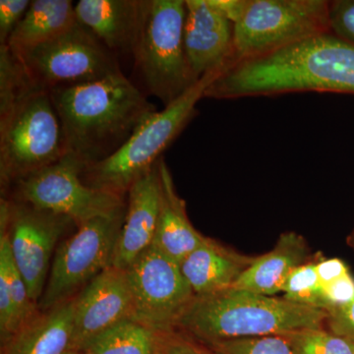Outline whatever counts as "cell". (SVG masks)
I'll use <instances>...</instances> for the list:
<instances>
[{"mask_svg": "<svg viewBox=\"0 0 354 354\" xmlns=\"http://www.w3.org/2000/svg\"><path fill=\"white\" fill-rule=\"evenodd\" d=\"M67 153L86 165L111 157L136 128L157 111L122 72L93 81L53 88Z\"/></svg>", "mask_w": 354, "mask_h": 354, "instance_id": "1", "label": "cell"}, {"mask_svg": "<svg viewBox=\"0 0 354 354\" xmlns=\"http://www.w3.org/2000/svg\"><path fill=\"white\" fill-rule=\"evenodd\" d=\"M328 312L234 288L195 297L178 329L203 344L326 328Z\"/></svg>", "mask_w": 354, "mask_h": 354, "instance_id": "2", "label": "cell"}, {"mask_svg": "<svg viewBox=\"0 0 354 354\" xmlns=\"http://www.w3.org/2000/svg\"><path fill=\"white\" fill-rule=\"evenodd\" d=\"M225 70L209 72L176 101L149 115L120 150L86 167L84 183L95 189L124 196L133 184L156 167L162 153L194 118L196 104L205 97L207 88Z\"/></svg>", "mask_w": 354, "mask_h": 354, "instance_id": "3", "label": "cell"}, {"mask_svg": "<svg viewBox=\"0 0 354 354\" xmlns=\"http://www.w3.org/2000/svg\"><path fill=\"white\" fill-rule=\"evenodd\" d=\"M185 15L184 0H144L132 55L147 90L165 106L199 81L190 68L184 48Z\"/></svg>", "mask_w": 354, "mask_h": 354, "instance_id": "4", "label": "cell"}, {"mask_svg": "<svg viewBox=\"0 0 354 354\" xmlns=\"http://www.w3.org/2000/svg\"><path fill=\"white\" fill-rule=\"evenodd\" d=\"M66 153L62 124L48 91L36 88L0 116L2 188L55 164Z\"/></svg>", "mask_w": 354, "mask_h": 354, "instance_id": "5", "label": "cell"}, {"mask_svg": "<svg viewBox=\"0 0 354 354\" xmlns=\"http://www.w3.org/2000/svg\"><path fill=\"white\" fill-rule=\"evenodd\" d=\"M330 4L326 0H242L234 22L232 64L330 32Z\"/></svg>", "mask_w": 354, "mask_h": 354, "instance_id": "6", "label": "cell"}, {"mask_svg": "<svg viewBox=\"0 0 354 354\" xmlns=\"http://www.w3.org/2000/svg\"><path fill=\"white\" fill-rule=\"evenodd\" d=\"M127 213V204L77 227L76 232L57 246L39 311L72 299L113 264L114 249Z\"/></svg>", "mask_w": 354, "mask_h": 354, "instance_id": "7", "label": "cell"}, {"mask_svg": "<svg viewBox=\"0 0 354 354\" xmlns=\"http://www.w3.org/2000/svg\"><path fill=\"white\" fill-rule=\"evenodd\" d=\"M16 55L32 84L48 92L121 72L113 53L78 21L55 38Z\"/></svg>", "mask_w": 354, "mask_h": 354, "instance_id": "8", "label": "cell"}, {"mask_svg": "<svg viewBox=\"0 0 354 354\" xmlns=\"http://www.w3.org/2000/svg\"><path fill=\"white\" fill-rule=\"evenodd\" d=\"M71 225H76L67 216L1 199L0 228L8 236L14 264L37 304L48 281L53 253Z\"/></svg>", "mask_w": 354, "mask_h": 354, "instance_id": "9", "label": "cell"}, {"mask_svg": "<svg viewBox=\"0 0 354 354\" xmlns=\"http://www.w3.org/2000/svg\"><path fill=\"white\" fill-rule=\"evenodd\" d=\"M125 271L132 295L131 320L157 335L178 329L196 297L180 266L151 246Z\"/></svg>", "mask_w": 354, "mask_h": 354, "instance_id": "10", "label": "cell"}, {"mask_svg": "<svg viewBox=\"0 0 354 354\" xmlns=\"http://www.w3.org/2000/svg\"><path fill=\"white\" fill-rule=\"evenodd\" d=\"M86 167L78 158L66 153L55 164L16 183L15 200L67 216L77 227L124 206L123 197L84 183Z\"/></svg>", "mask_w": 354, "mask_h": 354, "instance_id": "11", "label": "cell"}, {"mask_svg": "<svg viewBox=\"0 0 354 354\" xmlns=\"http://www.w3.org/2000/svg\"><path fill=\"white\" fill-rule=\"evenodd\" d=\"M132 295L127 271L109 267L75 297L73 351L123 321L132 319Z\"/></svg>", "mask_w": 354, "mask_h": 354, "instance_id": "12", "label": "cell"}, {"mask_svg": "<svg viewBox=\"0 0 354 354\" xmlns=\"http://www.w3.org/2000/svg\"><path fill=\"white\" fill-rule=\"evenodd\" d=\"M183 41L197 80L234 60V27L213 0H186Z\"/></svg>", "mask_w": 354, "mask_h": 354, "instance_id": "13", "label": "cell"}, {"mask_svg": "<svg viewBox=\"0 0 354 354\" xmlns=\"http://www.w3.org/2000/svg\"><path fill=\"white\" fill-rule=\"evenodd\" d=\"M160 200L157 164L128 191L127 213L114 249L113 267L125 271L152 246L160 213Z\"/></svg>", "mask_w": 354, "mask_h": 354, "instance_id": "14", "label": "cell"}, {"mask_svg": "<svg viewBox=\"0 0 354 354\" xmlns=\"http://www.w3.org/2000/svg\"><path fill=\"white\" fill-rule=\"evenodd\" d=\"M143 7L144 0H80L76 19L111 53L132 55Z\"/></svg>", "mask_w": 354, "mask_h": 354, "instance_id": "15", "label": "cell"}, {"mask_svg": "<svg viewBox=\"0 0 354 354\" xmlns=\"http://www.w3.org/2000/svg\"><path fill=\"white\" fill-rule=\"evenodd\" d=\"M160 176V213L152 246L180 265L208 237L193 227L185 201L177 194L171 171L164 158L158 162Z\"/></svg>", "mask_w": 354, "mask_h": 354, "instance_id": "16", "label": "cell"}, {"mask_svg": "<svg viewBox=\"0 0 354 354\" xmlns=\"http://www.w3.org/2000/svg\"><path fill=\"white\" fill-rule=\"evenodd\" d=\"M315 257L302 235L283 232L271 251L255 257L232 288L274 297L283 291L291 272Z\"/></svg>", "mask_w": 354, "mask_h": 354, "instance_id": "17", "label": "cell"}, {"mask_svg": "<svg viewBox=\"0 0 354 354\" xmlns=\"http://www.w3.org/2000/svg\"><path fill=\"white\" fill-rule=\"evenodd\" d=\"M254 260L255 257L243 255L208 237L179 266L195 297H201L230 290Z\"/></svg>", "mask_w": 354, "mask_h": 354, "instance_id": "18", "label": "cell"}, {"mask_svg": "<svg viewBox=\"0 0 354 354\" xmlns=\"http://www.w3.org/2000/svg\"><path fill=\"white\" fill-rule=\"evenodd\" d=\"M75 297L39 312L1 346V354H66L73 351Z\"/></svg>", "mask_w": 354, "mask_h": 354, "instance_id": "19", "label": "cell"}, {"mask_svg": "<svg viewBox=\"0 0 354 354\" xmlns=\"http://www.w3.org/2000/svg\"><path fill=\"white\" fill-rule=\"evenodd\" d=\"M77 22L70 0H34L7 46L16 55L55 38Z\"/></svg>", "mask_w": 354, "mask_h": 354, "instance_id": "20", "label": "cell"}, {"mask_svg": "<svg viewBox=\"0 0 354 354\" xmlns=\"http://www.w3.org/2000/svg\"><path fill=\"white\" fill-rule=\"evenodd\" d=\"M158 335L132 320H125L88 342V354H156Z\"/></svg>", "mask_w": 354, "mask_h": 354, "instance_id": "21", "label": "cell"}, {"mask_svg": "<svg viewBox=\"0 0 354 354\" xmlns=\"http://www.w3.org/2000/svg\"><path fill=\"white\" fill-rule=\"evenodd\" d=\"M36 88L20 58L7 44H0V116Z\"/></svg>", "mask_w": 354, "mask_h": 354, "instance_id": "22", "label": "cell"}, {"mask_svg": "<svg viewBox=\"0 0 354 354\" xmlns=\"http://www.w3.org/2000/svg\"><path fill=\"white\" fill-rule=\"evenodd\" d=\"M319 257L320 254L318 253L313 260L291 272L281 292L288 301L327 311L322 285L317 272Z\"/></svg>", "mask_w": 354, "mask_h": 354, "instance_id": "23", "label": "cell"}, {"mask_svg": "<svg viewBox=\"0 0 354 354\" xmlns=\"http://www.w3.org/2000/svg\"><path fill=\"white\" fill-rule=\"evenodd\" d=\"M285 337L293 354H354L353 342L325 328L297 330Z\"/></svg>", "mask_w": 354, "mask_h": 354, "instance_id": "24", "label": "cell"}, {"mask_svg": "<svg viewBox=\"0 0 354 354\" xmlns=\"http://www.w3.org/2000/svg\"><path fill=\"white\" fill-rule=\"evenodd\" d=\"M204 346L214 354H293L285 335L230 339Z\"/></svg>", "mask_w": 354, "mask_h": 354, "instance_id": "25", "label": "cell"}, {"mask_svg": "<svg viewBox=\"0 0 354 354\" xmlns=\"http://www.w3.org/2000/svg\"><path fill=\"white\" fill-rule=\"evenodd\" d=\"M330 32L354 44V0H339L330 4Z\"/></svg>", "mask_w": 354, "mask_h": 354, "instance_id": "26", "label": "cell"}, {"mask_svg": "<svg viewBox=\"0 0 354 354\" xmlns=\"http://www.w3.org/2000/svg\"><path fill=\"white\" fill-rule=\"evenodd\" d=\"M29 0L0 1V44H6L31 6Z\"/></svg>", "mask_w": 354, "mask_h": 354, "instance_id": "27", "label": "cell"}, {"mask_svg": "<svg viewBox=\"0 0 354 354\" xmlns=\"http://www.w3.org/2000/svg\"><path fill=\"white\" fill-rule=\"evenodd\" d=\"M322 288L328 313L346 306L353 300L354 279L351 272L332 283L322 286Z\"/></svg>", "mask_w": 354, "mask_h": 354, "instance_id": "28", "label": "cell"}, {"mask_svg": "<svg viewBox=\"0 0 354 354\" xmlns=\"http://www.w3.org/2000/svg\"><path fill=\"white\" fill-rule=\"evenodd\" d=\"M158 344L165 354H214L201 342L176 330L158 335Z\"/></svg>", "mask_w": 354, "mask_h": 354, "instance_id": "29", "label": "cell"}, {"mask_svg": "<svg viewBox=\"0 0 354 354\" xmlns=\"http://www.w3.org/2000/svg\"><path fill=\"white\" fill-rule=\"evenodd\" d=\"M326 327L333 334L354 342V298L346 306L328 313Z\"/></svg>", "mask_w": 354, "mask_h": 354, "instance_id": "30", "label": "cell"}, {"mask_svg": "<svg viewBox=\"0 0 354 354\" xmlns=\"http://www.w3.org/2000/svg\"><path fill=\"white\" fill-rule=\"evenodd\" d=\"M316 267L319 279L322 286L332 283L349 272L346 263L337 258L326 259L324 257H319V259L317 260Z\"/></svg>", "mask_w": 354, "mask_h": 354, "instance_id": "31", "label": "cell"}, {"mask_svg": "<svg viewBox=\"0 0 354 354\" xmlns=\"http://www.w3.org/2000/svg\"><path fill=\"white\" fill-rule=\"evenodd\" d=\"M348 244L354 250V232L348 237Z\"/></svg>", "mask_w": 354, "mask_h": 354, "instance_id": "32", "label": "cell"}, {"mask_svg": "<svg viewBox=\"0 0 354 354\" xmlns=\"http://www.w3.org/2000/svg\"><path fill=\"white\" fill-rule=\"evenodd\" d=\"M66 354H88L87 351H69L68 353Z\"/></svg>", "mask_w": 354, "mask_h": 354, "instance_id": "33", "label": "cell"}, {"mask_svg": "<svg viewBox=\"0 0 354 354\" xmlns=\"http://www.w3.org/2000/svg\"><path fill=\"white\" fill-rule=\"evenodd\" d=\"M156 354H165L164 353V351H162V349L160 348V346H158V344L157 353H156Z\"/></svg>", "mask_w": 354, "mask_h": 354, "instance_id": "34", "label": "cell"}, {"mask_svg": "<svg viewBox=\"0 0 354 354\" xmlns=\"http://www.w3.org/2000/svg\"><path fill=\"white\" fill-rule=\"evenodd\" d=\"M353 346H354V342H353Z\"/></svg>", "mask_w": 354, "mask_h": 354, "instance_id": "35", "label": "cell"}]
</instances>
